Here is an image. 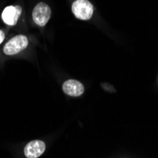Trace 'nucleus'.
<instances>
[{
  "label": "nucleus",
  "instance_id": "nucleus-2",
  "mask_svg": "<svg viewBox=\"0 0 158 158\" xmlns=\"http://www.w3.org/2000/svg\"><path fill=\"white\" fill-rule=\"evenodd\" d=\"M51 16V10L46 3H38L32 11V19L39 27H44L47 25Z\"/></svg>",
  "mask_w": 158,
  "mask_h": 158
},
{
  "label": "nucleus",
  "instance_id": "nucleus-5",
  "mask_svg": "<svg viewBox=\"0 0 158 158\" xmlns=\"http://www.w3.org/2000/svg\"><path fill=\"white\" fill-rule=\"evenodd\" d=\"M22 12V8L20 6H8L2 11L1 17L5 24L9 26L16 25Z\"/></svg>",
  "mask_w": 158,
  "mask_h": 158
},
{
  "label": "nucleus",
  "instance_id": "nucleus-4",
  "mask_svg": "<svg viewBox=\"0 0 158 158\" xmlns=\"http://www.w3.org/2000/svg\"><path fill=\"white\" fill-rule=\"evenodd\" d=\"M46 151V144L42 140H33L27 143L24 149L27 158H38Z\"/></svg>",
  "mask_w": 158,
  "mask_h": 158
},
{
  "label": "nucleus",
  "instance_id": "nucleus-7",
  "mask_svg": "<svg viewBox=\"0 0 158 158\" xmlns=\"http://www.w3.org/2000/svg\"><path fill=\"white\" fill-rule=\"evenodd\" d=\"M4 39H5V33H4L3 31L0 30V45L2 44V42L4 41Z\"/></svg>",
  "mask_w": 158,
  "mask_h": 158
},
{
  "label": "nucleus",
  "instance_id": "nucleus-1",
  "mask_svg": "<svg viewBox=\"0 0 158 158\" xmlns=\"http://www.w3.org/2000/svg\"><path fill=\"white\" fill-rule=\"evenodd\" d=\"M74 15L81 20H89L93 16L94 8L88 0H76L72 4Z\"/></svg>",
  "mask_w": 158,
  "mask_h": 158
},
{
  "label": "nucleus",
  "instance_id": "nucleus-6",
  "mask_svg": "<svg viewBox=\"0 0 158 158\" xmlns=\"http://www.w3.org/2000/svg\"><path fill=\"white\" fill-rule=\"evenodd\" d=\"M64 92L71 97H80L84 92V86L77 80H67L63 84Z\"/></svg>",
  "mask_w": 158,
  "mask_h": 158
},
{
  "label": "nucleus",
  "instance_id": "nucleus-3",
  "mask_svg": "<svg viewBox=\"0 0 158 158\" xmlns=\"http://www.w3.org/2000/svg\"><path fill=\"white\" fill-rule=\"evenodd\" d=\"M27 45L28 40L25 35H17L7 43L3 48V51L6 55H15L24 50Z\"/></svg>",
  "mask_w": 158,
  "mask_h": 158
}]
</instances>
